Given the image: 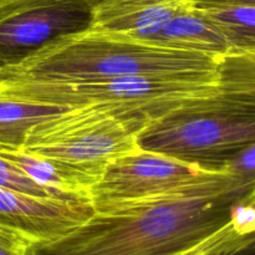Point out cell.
Returning a JSON list of instances; mask_svg holds the SVG:
<instances>
[{
    "label": "cell",
    "mask_w": 255,
    "mask_h": 255,
    "mask_svg": "<svg viewBox=\"0 0 255 255\" xmlns=\"http://www.w3.org/2000/svg\"><path fill=\"white\" fill-rule=\"evenodd\" d=\"M231 196L169 197L95 212L66 236L36 243L32 255H164L203 241L229 222Z\"/></svg>",
    "instance_id": "1"
},
{
    "label": "cell",
    "mask_w": 255,
    "mask_h": 255,
    "mask_svg": "<svg viewBox=\"0 0 255 255\" xmlns=\"http://www.w3.org/2000/svg\"><path fill=\"white\" fill-rule=\"evenodd\" d=\"M219 57L86 30L55 40L19 65L1 70L0 81L133 76L218 80Z\"/></svg>",
    "instance_id": "2"
},
{
    "label": "cell",
    "mask_w": 255,
    "mask_h": 255,
    "mask_svg": "<svg viewBox=\"0 0 255 255\" xmlns=\"http://www.w3.org/2000/svg\"><path fill=\"white\" fill-rule=\"evenodd\" d=\"M255 142V101L221 91L149 122L137 137L147 151L218 168Z\"/></svg>",
    "instance_id": "3"
},
{
    "label": "cell",
    "mask_w": 255,
    "mask_h": 255,
    "mask_svg": "<svg viewBox=\"0 0 255 255\" xmlns=\"http://www.w3.org/2000/svg\"><path fill=\"white\" fill-rule=\"evenodd\" d=\"M218 92V80L133 76L92 80L0 81V94L31 104L76 107L101 105L149 122Z\"/></svg>",
    "instance_id": "4"
},
{
    "label": "cell",
    "mask_w": 255,
    "mask_h": 255,
    "mask_svg": "<svg viewBox=\"0 0 255 255\" xmlns=\"http://www.w3.org/2000/svg\"><path fill=\"white\" fill-rule=\"evenodd\" d=\"M148 120L101 105L69 107L35 124L21 149L99 181L111 161L136 148Z\"/></svg>",
    "instance_id": "5"
},
{
    "label": "cell",
    "mask_w": 255,
    "mask_h": 255,
    "mask_svg": "<svg viewBox=\"0 0 255 255\" xmlns=\"http://www.w3.org/2000/svg\"><path fill=\"white\" fill-rule=\"evenodd\" d=\"M218 196L243 198L224 167H204L139 146L110 162L89 192L95 212L148 199Z\"/></svg>",
    "instance_id": "6"
},
{
    "label": "cell",
    "mask_w": 255,
    "mask_h": 255,
    "mask_svg": "<svg viewBox=\"0 0 255 255\" xmlns=\"http://www.w3.org/2000/svg\"><path fill=\"white\" fill-rule=\"evenodd\" d=\"M86 0H0V71L50 42L91 29Z\"/></svg>",
    "instance_id": "7"
},
{
    "label": "cell",
    "mask_w": 255,
    "mask_h": 255,
    "mask_svg": "<svg viewBox=\"0 0 255 255\" xmlns=\"http://www.w3.org/2000/svg\"><path fill=\"white\" fill-rule=\"evenodd\" d=\"M94 213L89 198H37L0 187V222L36 243H49L66 236Z\"/></svg>",
    "instance_id": "8"
},
{
    "label": "cell",
    "mask_w": 255,
    "mask_h": 255,
    "mask_svg": "<svg viewBox=\"0 0 255 255\" xmlns=\"http://www.w3.org/2000/svg\"><path fill=\"white\" fill-rule=\"evenodd\" d=\"M193 5L189 0H114L94 6L91 31L147 42L172 16Z\"/></svg>",
    "instance_id": "9"
},
{
    "label": "cell",
    "mask_w": 255,
    "mask_h": 255,
    "mask_svg": "<svg viewBox=\"0 0 255 255\" xmlns=\"http://www.w3.org/2000/svg\"><path fill=\"white\" fill-rule=\"evenodd\" d=\"M0 157L14 164L39 186L66 198H90L96 179L90 174L59 162L29 153L21 148L0 146Z\"/></svg>",
    "instance_id": "10"
},
{
    "label": "cell",
    "mask_w": 255,
    "mask_h": 255,
    "mask_svg": "<svg viewBox=\"0 0 255 255\" xmlns=\"http://www.w3.org/2000/svg\"><path fill=\"white\" fill-rule=\"evenodd\" d=\"M147 44L213 55H224L231 50L223 32L194 6L172 16Z\"/></svg>",
    "instance_id": "11"
},
{
    "label": "cell",
    "mask_w": 255,
    "mask_h": 255,
    "mask_svg": "<svg viewBox=\"0 0 255 255\" xmlns=\"http://www.w3.org/2000/svg\"><path fill=\"white\" fill-rule=\"evenodd\" d=\"M64 110L66 109L19 101L0 94V146L21 148L35 124Z\"/></svg>",
    "instance_id": "12"
},
{
    "label": "cell",
    "mask_w": 255,
    "mask_h": 255,
    "mask_svg": "<svg viewBox=\"0 0 255 255\" xmlns=\"http://www.w3.org/2000/svg\"><path fill=\"white\" fill-rule=\"evenodd\" d=\"M226 36L231 50L255 49V6L196 7Z\"/></svg>",
    "instance_id": "13"
},
{
    "label": "cell",
    "mask_w": 255,
    "mask_h": 255,
    "mask_svg": "<svg viewBox=\"0 0 255 255\" xmlns=\"http://www.w3.org/2000/svg\"><path fill=\"white\" fill-rule=\"evenodd\" d=\"M218 89L255 101V49L229 50L221 55Z\"/></svg>",
    "instance_id": "14"
},
{
    "label": "cell",
    "mask_w": 255,
    "mask_h": 255,
    "mask_svg": "<svg viewBox=\"0 0 255 255\" xmlns=\"http://www.w3.org/2000/svg\"><path fill=\"white\" fill-rule=\"evenodd\" d=\"M246 237L247 233L243 227L232 216L228 223L203 241L182 251L164 255H222L238 246Z\"/></svg>",
    "instance_id": "15"
},
{
    "label": "cell",
    "mask_w": 255,
    "mask_h": 255,
    "mask_svg": "<svg viewBox=\"0 0 255 255\" xmlns=\"http://www.w3.org/2000/svg\"><path fill=\"white\" fill-rule=\"evenodd\" d=\"M0 187L17 192V193L37 197V198L76 199L59 196L55 192H51L49 189L44 188V187L39 186L32 179H30L26 174L22 173L19 168H16L14 164L9 163L1 157H0Z\"/></svg>",
    "instance_id": "16"
},
{
    "label": "cell",
    "mask_w": 255,
    "mask_h": 255,
    "mask_svg": "<svg viewBox=\"0 0 255 255\" xmlns=\"http://www.w3.org/2000/svg\"><path fill=\"white\" fill-rule=\"evenodd\" d=\"M35 244L29 236L0 222V255H32Z\"/></svg>",
    "instance_id": "17"
},
{
    "label": "cell",
    "mask_w": 255,
    "mask_h": 255,
    "mask_svg": "<svg viewBox=\"0 0 255 255\" xmlns=\"http://www.w3.org/2000/svg\"><path fill=\"white\" fill-rule=\"evenodd\" d=\"M194 7L255 6V0H189Z\"/></svg>",
    "instance_id": "18"
},
{
    "label": "cell",
    "mask_w": 255,
    "mask_h": 255,
    "mask_svg": "<svg viewBox=\"0 0 255 255\" xmlns=\"http://www.w3.org/2000/svg\"><path fill=\"white\" fill-rule=\"evenodd\" d=\"M222 255H255V236L244 239L238 246Z\"/></svg>",
    "instance_id": "19"
},
{
    "label": "cell",
    "mask_w": 255,
    "mask_h": 255,
    "mask_svg": "<svg viewBox=\"0 0 255 255\" xmlns=\"http://www.w3.org/2000/svg\"><path fill=\"white\" fill-rule=\"evenodd\" d=\"M239 204L242 206V208L246 209L244 212L248 214L249 219L253 222V224L255 227V188L252 189L251 193H249L248 196L244 197L243 199H241V201H239Z\"/></svg>",
    "instance_id": "20"
},
{
    "label": "cell",
    "mask_w": 255,
    "mask_h": 255,
    "mask_svg": "<svg viewBox=\"0 0 255 255\" xmlns=\"http://www.w3.org/2000/svg\"><path fill=\"white\" fill-rule=\"evenodd\" d=\"M86 1H89L90 4L92 5V6H96V5H99V4H102V2H107V1H114V0H86Z\"/></svg>",
    "instance_id": "21"
}]
</instances>
